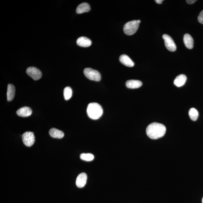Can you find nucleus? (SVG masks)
<instances>
[{"label":"nucleus","instance_id":"7","mask_svg":"<svg viewBox=\"0 0 203 203\" xmlns=\"http://www.w3.org/2000/svg\"><path fill=\"white\" fill-rule=\"evenodd\" d=\"M26 72L27 74L34 80H39L42 78L41 72L35 67H29L27 68Z\"/></svg>","mask_w":203,"mask_h":203},{"label":"nucleus","instance_id":"24","mask_svg":"<svg viewBox=\"0 0 203 203\" xmlns=\"http://www.w3.org/2000/svg\"><path fill=\"white\" fill-rule=\"evenodd\" d=\"M137 21H138V22L139 23H140V22H141V21H140V20H137Z\"/></svg>","mask_w":203,"mask_h":203},{"label":"nucleus","instance_id":"15","mask_svg":"<svg viewBox=\"0 0 203 203\" xmlns=\"http://www.w3.org/2000/svg\"><path fill=\"white\" fill-rule=\"evenodd\" d=\"M90 10L89 4L87 3H83L79 5L76 8V12L78 14H82L88 12Z\"/></svg>","mask_w":203,"mask_h":203},{"label":"nucleus","instance_id":"20","mask_svg":"<svg viewBox=\"0 0 203 203\" xmlns=\"http://www.w3.org/2000/svg\"><path fill=\"white\" fill-rule=\"evenodd\" d=\"M80 157L81 160L87 161H92L94 158V156L93 155L90 154V153H88V154L82 153L81 154Z\"/></svg>","mask_w":203,"mask_h":203},{"label":"nucleus","instance_id":"19","mask_svg":"<svg viewBox=\"0 0 203 203\" xmlns=\"http://www.w3.org/2000/svg\"><path fill=\"white\" fill-rule=\"evenodd\" d=\"M72 91L71 87H67L64 89V96L65 100H68L72 97Z\"/></svg>","mask_w":203,"mask_h":203},{"label":"nucleus","instance_id":"2","mask_svg":"<svg viewBox=\"0 0 203 203\" xmlns=\"http://www.w3.org/2000/svg\"><path fill=\"white\" fill-rule=\"evenodd\" d=\"M89 118L93 120H97L100 118L102 115V107L98 103H91L88 105L87 110Z\"/></svg>","mask_w":203,"mask_h":203},{"label":"nucleus","instance_id":"17","mask_svg":"<svg viewBox=\"0 0 203 203\" xmlns=\"http://www.w3.org/2000/svg\"><path fill=\"white\" fill-rule=\"evenodd\" d=\"M15 88L12 84H9L8 85L7 92V99L8 101L12 100L15 97Z\"/></svg>","mask_w":203,"mask_h":203},{"label":"nucleus","instance_id":"4","mask_svg":"<svg viewBox=\"0 0 203 203\" xmlns=\"http://www.w3.org/2000/svg\"><path fill=\"white\" fill-rule=\"evenodd\" d=\"M84 73L86 77L92 81H99L101 79V75L99 72L90 68H85Z\"/></svg>","mask_w":203,"mask_h":203},{"label":"nucleus","instance_id":"5","mask_svg":"<svg viewBox=\"0 0 203 203\" xmlns=\"http://www.w3.org/2000/svg\"><path fill=\"white\" fill-rule=\"evenodd\" d=\"M22 140L25 146L31 147L33 145L35 141V136L33 133L31 132H26L23 134Z\"/></svg>","mask_w":203,"mask_h":203},{"label":"nucleus","instance_id":"18","mask_svg":"<svg viewBox=\"0 0 203 203\" xmlns=\"http://www.w3.org/2000/svg\"><path fill=\"white\" fill-rule=\"evenodd\" d=\"M189 115L193 121H196L199 116V113L197 110L195 108H191L189 111Z\"/></svg>","mask_w":203,"mask_h":203},{"label":"nucleus","instance_id":"10","mask_svg":"<svg viewBox=\"0 0 203 203\" xmlns=\"http://www.w3.org/2000/svg\"><path fill=\"white\" fill-rule=\"evenodd\" d=\"M17 115L22 117H27L30 116L32 113V111L29 107H24L21 108L17 111Z\"/></svg>","mask_w":203,"mask_h":203},{"label":"nucleus","instance_id":"25","mask_svg":"<svg viewBox=\"0 0 203 203\" xmlns=\"http://www.w3.org/2000/svg\"><path fill=\"white\" fill-rule=\"evenodd\" d=\"M202 201V203H203V198Z\"/></svg>","mask_w":203,"mask_h":203},{"label":"nucleus","instance_id":"6","mask_svg":"<svg viewBox=\"0 0 203 203\" xmlns=\"http://www.w3.org/2000/svg\"><path fill=\"white\" fill-rule=\"evenodd\" d=\"M162 38L165 41V46L168 51L174 52L176 50V45L171 36L165 34L162 36Z\"/></svg>","mask_w":203,"mask_h":203},{"label":"nucleus","instance_id":"21","mask_svg":"<svg viewBox=\"0 0 203 203\" xmlns=\"http://www.w3.org/2000/svg\"><path fill=\"white\" fill-rule=\"evenodd\" d=\"M198 20L200 23L203 24V10L200 13L198 17Z\"/></svg>","mask_w":203,"mask_h":203},{"label":"nucleus","instance_id":"9","mask_svg":"<svg viewBox=\"0 0 203 203\" xmlns=\"http://www.w3.org/2000/svg\"><path fill=\"white\" fill-rule=\"evenodd\" d=\"M76 43L79 46L82 47H88L91 46L92 42L91 40L87 37H81L78 39Z\"/></svg>","mask_w":203,"mask_h":203},{"label":"nucleus","instance_id":"22","mask_svg":"<svg viewBox=\"0 0 203 203\" xmlns=\"http://www.w3.org/2000/svg\"><path fill=\"white\" fill-rule=\"evenodd\" d=\"M196 0H187L186 2L188 4H192L196 2Z\"/></svg>","mask_w":203,"mask_h":203},{"label":"nucleus","instance_id":"8","mask_svg":"<svg viewBox=\"0 0 203 203\" xmlns=\"http://www.w3.org/2000/svg\"><path fill=\"white\" fill-rule=\"evenodd\" d=\"M87 175L85 173H80L76 179V186L79 188H82L86 184Z\"/></svg>","mask_w":203,"mask_h":203},{"label":"nucleus","instance_id":"12","mask_svg":"<svg viewBox=\"0 0 203 203\" xmlns=\"http://www.w3.org/2000/svg\"><path fill=\"white\" fill-rule=\"evenodd\" d=\"M184 44L188 49H192L194 46V41L192 37L188 34H186L184 37Z\"/></svg>","mask_w":203,"mask_h":203},{"label":"nucleus","instance_id":"1","mask_svg":"<svg viewBox=\"0 0 203 203\" xmlns=\"http://www.w3.org/2000/svg\"><path fill=\"white\" fill-rule=\"evenodd\" d=\"M166 131V128L161 123L154 122L146 128L147 135L152 139H157L163 136Z\"/></svg>","mask_w":203,"mask_h":203},{"label":"nucleus","instance_id":"14","mask_svg":"<svg viewBox=\"0 0 203 203\" xmlns=\"http://www.w3.org/2000/svg\"><path fill=\"white\" fill-rule=\"evenodd\" d=\"M186 76L184 74L178 76L174 81V84L178 87H180L185 84L187 80Z\"/></svg>","mask_w":203,"mask_h":203},{"label":"nucleus","instance_id":"3","mask_svg":"<svg viewBox=\"0 0 203 203\" xmlns=\"http://www.w3.org/2000/svg\"><path fill=\"white\" fill-rule=\"evenodd\" d=\"M139 23L137 20L128 22L125 25L123 31L126 35H131L135 34L139 27Z\"/></svg>","mask_w":203,"mask_h":203},{"label":"nucleus","instance_id":"16","mask_svg":"<svg viewBox=\"0 0 203 203\" xmlns=\"http://www.w3.org/2000/svg\"><path fill=\"white\" fill-rule=\"evenodd\" d=\"M49 134L51 137L54 138L61 139L64 136L63 132L55 128H52L49 130Z\"/></svg>","mask_w":203,"mask_h":203},{"label":"nucleus","instance_id":"13","mask_svg":"<svg viewBox=\"0 0 203 203\" xmlns=\"http://www.w3.org/2000/svg\"><path fill=\"white\" fill-rule=\"evenodd\" d=\"M126 85L129 88H137L141 86L142 82L139 80H129L126 81Z\"/></svg>","mask_w":203,"mask_h":203},{"label":"nucleus","instance_id":"11","mask_svg":"<svg viewBox=\"0 0 203 203\" xmlns=\"http://www.w3.org/2000/svg\"><path fill=\"white\" fill-rule=\"evenodd\" d=\"M119 60L122 64L126 66L132 67L134 65V62L126 55H122L120 57Z\"/></svg>","mask_w":203,"mask_h":203},{"label":"nucleus","instance_id":"23","mask_svg":"<svg viewBox=\"0 0 203 203\" xmlns=\"http://www.w3.org/2000/svg\"><path fill=\"white\" fill-rule=\"evenodd\" d=\"M155 1L156 3H157V4H161L163 1V0H156Z\"/></svg>","mask_w":203,"mask_h":203}]
</instances>
